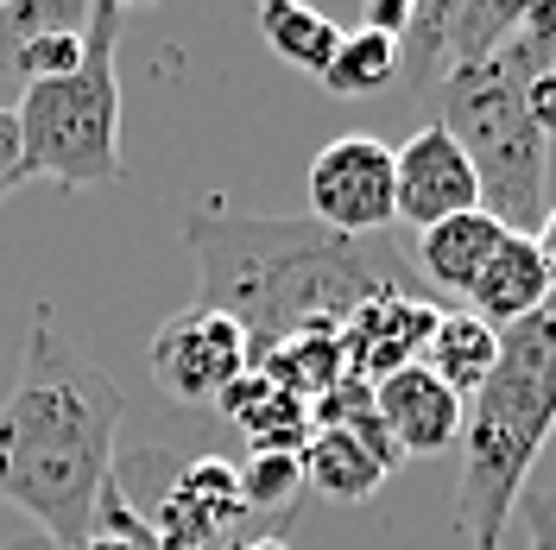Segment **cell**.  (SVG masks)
<instances>
[{
  "label": "cell",
  "mask_w": 556,
  "mask_h": 550,
  "mask_svg": "<svg viewBox=\"0 0 556 550\" xmlns=\"http://www.w3.org/2000/svg\"><path fill=\"white\" fill-rule=\"evenodd\" d=\"M184 247L197 260V304L222 310L247 336L253 361L311 329L336 336L367 298H430L380 241L336 235L311 215H235L203 203L184 215Z\"/></svg>",
  "instance_id": "6da1fadb"
},
{
  "label": "cell",
  "mask_w": 556,
  "mask_h": 550,
  "mask_svg": "<svg viewBox=\"0 0 556 550\" xmlns=\"http://www.w3.org/2000/svg\"><path fill=\"white\" fill-rule=\"evenodd\" d=\"M121 386L58 336L51 304H33L20 374L0 405V500L26 513L51 550H76L114 482Z\"/></svg>",
  "instance_id": "7a4b0ae2"
},
{
  "label": "cell",
  "mask_w": 556,
  "mask_h": 550,
  "mask_svg": "<svg viewBox=\"0 0 556 550\" xmlns=\"http://www.w3.org/2000/svg\"><path fill=\"white\" fill-rule=\"evenodd\" d=\"M556 430V298L538 316L500 329V361L462 412L455 525L475 550H500L506 518L525 507L538 449Z\"/></svg>",
  "instance_id": "3957f363"
},
{
  "label": "cell",
  "mask_w": 556,
  "mask_h": 550,
  "mask_svg": "<svg viewBox=\"0 0 556 550\" xmlns=\"http://www.w3.org/2000/svg\"><path fill=\"white\" fill-rule=\"evenodd\" d=\"M556 64V45L513 38L500 58L437 76V127L468 152L481 177V209L513 235H538L544 184H551V134L531 121V83Z\"/></svg>",
  "instance_id": "277c9868"
},
{
  "label": "cell",
  "mask_w": 556,
  "mask_h": 550,
  "mask_svg": "<svg viewBox=\"0 0 556 550\" xmlns=\"http://www.w3.org/2000/svg\"><path fill=\"white\" fill-rule=\"evenodd\" d=\"M121 7L96 0L83 20V64L51 76V83H26L13 121H20V146H26V177H51L64 190H96V184H121L127 159H121Z\"/></svg>",
  "instance_id": "5b68a950"
},
{
  "label": "cell",
  "mask_w": 556,
  "mask_h": 550,
  "mask_svg": "<svg viewBox=\"0 0 556 550\" xmlns=\"http://www.w3.org/2000/svg\"><path fill=\"white\" fill-rule=\"evenodd\" d=\"M311 222L354 235V241H374L386 235L399 215H392V146L367 134H342L329 139L311 159Z\"/></svg>",
  "instance_id": "8992f818"
},
{
  "label": "cell",
  "mask_w": 556,
  "mask_h": 550,
  "mask_svg": "<svg viewBox=\"0 0 556 550\" xmlns=\"http://www.w3.org/2000/svg\"><path fill=\"white\" fill-rule=\"evenodd\" d=\"M247 367H253V348L222 310L190 304L152 336V379L177 405H215Z\"/></svg>",
  "instance_id": "52a82bcc"
},
{
  "label": "cell",
  "mask_w": 556,
  "mask_h": 550,
  "mask_svg": "<svg viewBox=\"0 0 556 550\" xmlns=\"http://www.w3.org/2000/svg\"><path fill=\"white\" fill-rule=\"evenodd\" d=\"M468 209H481V177L468 165V152L437 121L417 127L405 146H392V215L399 222H412L424 235V228L455 222Z\"/></svg>",
  "instance_id": "ba28073f"
},
{
  "label": "cell",
  "mask_w": 556,
  "mask_h": 550,
  "mask_svg": "<svg viewBox=\"0 0 556 550\" xmlns=\"http://www.w3.org/2000/svg\"><path fill=\"white\" fill-rule=\"evenodd\" d=\"M146 525L159 532L165 550H222L235 538V525L247 518V500H241V475L235 462L222 455H197L177 468V482L165 487L159 507H139Z\"/></svg>",
  "instance_id": "9c48e42d"
},
{
  "label": "cell",
  "mask_w": 556,
  "mask_h": 550,
  "mask_svg": "<svg viewBox=\"0 0 556 550\" xmlns=\"http://www.w3.org/2000/svg\"><path fill=\"white\" fill-rule=\"evenodd\" d=\"M437 316H443V310L430 304V298H405V291L367 298V304H361L342 329H336L348 379L380 386L386 374L417 367V361H424V342H430V329H437Z\"/></svg>",
  "instance_id": "30bf717a"
},
{
  "label": "cell",
  "mask_w": 556,
  "mask_h": 550,
  "mask_svg": "<svg viewBox=\"0 0 556 550\" xmlns=\"http://www.w3.org/2000/svg\"><path fill=\"white\" fill-rule=\"evenodd\" d=\"M374 412H380V430L392 437L399 462H424V455H443L450 443H462L468 405L417 361V367H399L374 386Z\"/></svg>",
  "instance_id": "8fae6325"
},
{
  "label": "cell",
  "mask_w": 556,
  "mask_h": 550,
  "mask_svg": "<svg viewBox=\"0 0 556 550\" xmlns=\"http://www.w3.org/2000/svg\"><path fill=\"white\" fill-rule=\"evenodd\" d=\"M525 26V0H443V7H417L412 33L430 38V83L450 70L486 64L500 58Z\"/></svg>",
  "instance_id": "7c38bea8"
},
{
  "label": "cell",
  "mask_w": 556,
  "mask_h": 550,
  "mask_svg": "<svg viewBox=\"0 0 556 550\" xmlns=\"http://www.w3.org/2000/svg\"><path fill=\"white\" fill-rule=\"evenodd\" d=\"M556 298L551 285V266H544V253H538V235H506V241L493 247V260L481 266V278L468 285V316H481L486 329L500 336V329H513L525 316H538V310Z\"/></svg>",
  "instance_id": "4fadbf2b"
},
{
  "label": "cell",
  "mask_w": 556,
  "mask_h": 550,
  "mask_svg": "<svg viewBox=\"0 0 556 550\" xmlns=\"http://www.w3.org/2000/svg\"><path fill=\"white\" fill-rule=\"evenodd\" d=\"M215 412L228 417V424H241L247 449H285V455H304V443H311V405L291 399L285 386H273L260 367H247V374L215 399Z\"/></svg>",
  "instance_id": "5bb4252c"
},
{
  "label": "cell",
  "mask_w": 556,
  "mask_h": 550,
  "mask_svg": "<svg viewBox=\"0 0 556 550\" xmlns=\"http://www.w3.org/2000/svg\"><path fill=\"white\" fill-rule=\"evenodd\" d=\"M513 228L506 222H493L486 209H468V215H455V222H437V228H424L417 235V273L430 278L437 291H450V298H468V285L481 278V266L493 260V247L506 241Z\"/></svg>",
  "instance_id": "9a60e30c"
},
{
  "label": "cell",
  "mask_w": 556,
  "mask_h": 550,
  "mask_svg": "<svg viewBox=\"0 0 556 550\" xmlns=\"http://www.w3.org/2000/svg\"><path fill=\"white\" fill-rule=\"evenodd\" d=\"M493 361H500V336L486 329L481 316H468V310H443L437 316V329L424 342V367L443 379L462 405L481 392V379L493 374Z\"/></svg>",
  "instance_id": "2e32d148"
},
{
  "label": "cell",
  "mask_w": 556,
  "mask_h": 550,
  "mask_svg": "<svg viewBox=\"0 0 556 550\" xmlns=\"http://www.w3.org/2000/svg\"><path fill=\"white\" fill-rule=\"evenodd\" d=\"M253 367L273 379V386H285L291 399H304V405H316L323 392H336V386L348 379V367H342V342H336L329 329H311V336H291V342L266 348V354H260Z\"/></svg>",
  "instance_id": "e0dca14e"
},
{
  "label": "cell",
  "mask_w": 556,
  "mask_h": 550,
  "mask_svg": "<svg viewBox=\"0 0 556 550\" xmlns=\"http://www.w3.org/2000/svg\"><path fill=\"white\" fill-rule=\"evenodd\" d=\"M260 33H266V45L285 64L311 70V76H323L329 58H336V45H342V26L329 13H316V7H298V0H266L260 7Z\"/></svg>",
  "instance_id": "ac0fdd59"
},
{
  "label": "cell",
  "mask_w": 556,
  "mask_h": 550,
  "mask_svg": "<svg viewBox=\"0 0 556 550\" xmlns=\"http://www.w3.org/2000/svg\"><path fill=\"white\" fill-rule=\"evenodd\" d=\"M399 38H380V33H342V45H336V58H329V70L316 76L329 96H348V102H367V96H380L386 83H392V70H399Z\"/></svg>",
  "instance_id": "d6986e66"
},
{
  "label": "cell",
  "mask_w": 556,
  "mask_h": 550,
  "mask_svg": "<svg viewBox=\"0 0 556 550\" xmlns=\"http://www.w3.org/2000/svg\"><path fill=\"white\" fill-rule=\"evenodd\" d=\"M235 475H241L247 513H285L298 500V487H304V462L285 455V449H253Z\"/></svg>",
  "instance_id": "ffe728a7"
},
{
  "label": "cell",
  "mask_w": 556,
  "mask_h": 550,
  "mask_svg": "<svg viewBox=\"0 0 556 550\" xmlns=\"http://www.w3.org/2000/svg\"><path fill=\"white\" fill-rule=\"evenodd\" d=\"M26 184V146H20V121L13 108H0V203Z\"/></svg>",
  "instance_id": "44dd1931"
},
{
  "label": "cell",
  "mask_w": 556,
  "mask_h": 550,
  "mask_svg": "<svg viewBox=\"0 0 556 550\" xmlns=\"http://www.w3.org/2000/svg\"><path fill=\"white\" fill-rule=\"evenodd\" d=\"M412 20H417L412 0H374V7H367V33L399 38V45H405V33H412Z\"/></svg>",
  "instance_id": "7402d4cb"
},
{
  "label": "cell",
  "mask_w": 556,
  "mask_h": 550,
  "mask_svg": "<svg viewBox=\"0 0 556 550\" xmlns=\"http://www.w3.org/2000/svg\"><path fill=\"white\" fill-rule=\"evenodd\" d=\"M525 518H531V550H556V493L525 500Z\"/></svg>",
  "instance_id": "603a6c76"
},
{
  "label": "cell",
  "mask_w": 556,
  "mask_h": 550,
  "mask_svg": "<svg viewBox=\"0 0 556 550\" xmlns=\"http://www.w3.org/2000/svg\"><path fill=\"white\" fill-rule=\"evenodd\" d=\"M531 121H538V127L556 139V64L544 70L538 83H531Z\"/></svg>",
  "instance_id": "cb8c5ba5"
},
{
  "label": "cell",
  "mask_w": 556,
  "mask_h": 550,
  "mask_svg": "<svg viewBox=\"0 0 556 550\" xmlns=\"http://www.w3.org/2000/svg\"><path fill=\"white\" fill-rule=\"evenodd\" d=\"M525 38H538V45H556V0L551 7H538V0H531V7H525V26H519Z\"/></svg>",
  "instance_id": "d4e9b609"
},
{
  "label": "cell",
  "mask_w": 556,
  "mask_h": 550,
  "mask_svg": "<svg viewBox=\"0 0 556 550\" xmlns=\"http://www.w3.org/2000/svg\"><path fill=\"white\" fill-rule=\"evenodd\" d=\"M538 253H544V266H551V285H556V203L544 209V222H538Z\"/></svg>",
  "instance_id": "484cf974"
},
{
  "label": "cell",
  "mask_w": 556,
  "mask_h": 550,
  "mask_svg": "<svg viewBox=\"0 0 556 550\" xmlns=\"http://www.w3.org/2000/svg\"><path fill=\"white\" fill-rule=\"evenodd\" d=\"M241 550H285V538H260V545H241Z\"/></svg>",
  "instance_id": "4316f807"
},
{
  "label": "cell",
  "mask_w": 556,
  "mask_h": 550,
  "mask_svg": "<svg viewBox=\"0 0 556 550\" xmlns=\"http://www.w3.org/2000/svg\"><path fill=\"white\" fill-rule=\"evenodd\" d=\"M0 550H7V538H0Z\"/></svg>",
  "instance_id": "83f0119b"
}]
</instances>
